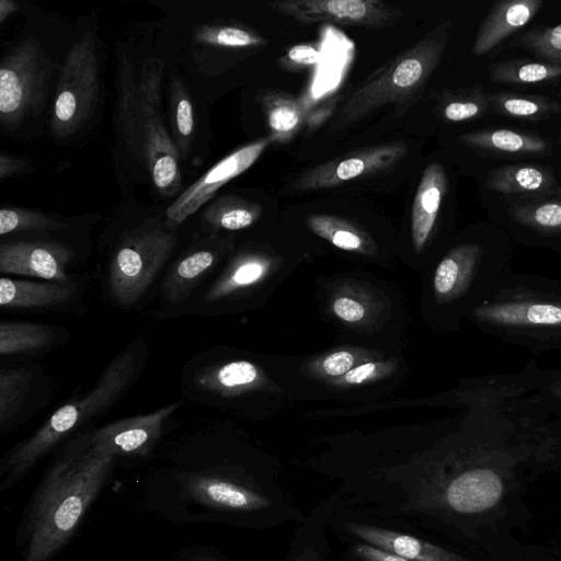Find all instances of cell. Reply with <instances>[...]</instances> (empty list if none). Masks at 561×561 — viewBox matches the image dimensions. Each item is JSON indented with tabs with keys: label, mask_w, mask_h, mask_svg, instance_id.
<instances>
[{
	"label": "cell",
	"mask_w": 561,
	"mask_h": 561,
	"mask_svg": "<svg viewBox=\"0 0 561 561\" xmlns=\"http://www.w3.org/2000/svg\"><path fill=\"white\" fill-rule=\"evenodd\" d=\"M54 64L41 42L27 37L15 45L0 66V123L7 130L19 128L38 115L48 96Z\"/></svg>",
	"instance_id": "8"
},
{
	"label": "cell",
	"mask_w": 561,
	"mask_h": 561,
	"mask_svg": "<svg viewBox=\"0 0 561 561\" xmlns=\"http://www.w3.org/2000/svg\"><path fill=\"white\" fill-rule=\"evenodd\" d=\"M115 457L69 445L46 474L28 515L23 561H49L70 539L113 468Z\"/></svg>",
	"instance_id": "2"
},
{
	"label": "cell",
	"mask_w": 561,
	"mask_h": 561,
	"mask_svg": "<svg viewBox=\"0 0 561 561\" xmlns=\"http://www.w3.org/2000/svg\"><path fill=\"white\" fill-rule=\"evenodd\" d=\"M261 106L266 117L272 142H289L305 124V107L290 94L267 92L261 98Z\"/></svg>",
	"instance_id": "30"
},
{
	"label": "cell",
	"mask_w": 561,
	"mask_h": 561,
	"mask_svg": "<svg viewBox=\"0 0 561 561\" xmlns=\"http://www.w3.org/2000/svg\"><path fill=\"white\" fill-rule=\"evenodd\" d=\"M407 153L402 142L363 148L314 165L293 183L297 192H311L340 186L352 180L387 170Z\"/></svg>",
	"instance_id": "15"
},
{
	"label": "cell",
	"mask_w": 561,
	"mask_h": 561,
	"mask_svg": "<svg viewBox=\"0 0 561 561\" xmlns=\"http://www.w3.org/2000/svg\"><path fill=\"white\" fill-rule=\"evenodd\" d=\"M272 142L270 136L259 138L229 153L197 181L183 191L167 208V224L174 228L209 202L220 187L250 169Z\"/></svg>",
	"instance_id": "16"
},
{
	"label": "cell",
	"mask_w": 561,
	"mask_h": 561,
	"mask_svg": "<svg viewBox=\"0 0 561 561\" xmlns=\"http://www.w3.org/2000/svg\"><path fill=\"white\" fill-rule=\"evenodd\" d=\"M231 247V240L213 236L203 240L201 247L188 250L172 265L162 283L167 299L173 304L185 300Z\"/></svg>",
	"instance_id": "20"
},
{
	"label": "cell",
	"mask_w": 561,
	"mask_h": 561,
	"mask_svg": "<svg viewBox=\"0 0 561 561\" xmlns=\"http://www.w3.org/2000/svg\"><path fill=\"white\" fill-rule=\"evenodd\" d=\"M346 528L367 545L404 560L468 561L453 551L407 534L358 523H348Z\"/></svg>",
	"instance_id": "22"
},
{
	"label": "cell",
	"mask_w": 561,
	"mask_h": 561,
	"mask_svg": "<svg viewBox=\"0 0 561 561\" xmlns=\"http://www.w3.org/2000/svg\"><path fill=\"white\" fill-rule=\"evenodd\" d=\"M73 295L71 284L0 279V306L3 309L50 308L69 301Z\"/></svg>",
	"instance_id": "29"
},
{
	"label": "cell",
	"mask_w": 561,
	"mask_h": 561,
	"mask_svg": "<svg viewBox=\"0 0 561 561\" xmlns=\"http://www.w3.org/2000/svg\"><path fill=\"white\" fill-rule=\"evenodd\" d=\"M527 401L540 415L561 416V368H542L540 382Z\"/></svg>",
	"instance_id": "41"
},
{
	"label": "cell",
	"mask_w": 561,
	"mask_h": 561,
	"mask_svg": "<svg viewBox=\"0 0 561 561\" xmlns=\"http://www.w3.org/2000/svg\"><path fill=\"white\" fill-rule=\"evenodd\" d=\"M180 407L181 402H175L152 413L118 420L78 438L72 445L113 457L145 456L161 436L164 422Z\"/></svg>",
	"instance_id": "13"
},
{
	"label": "cell",
	"mask_w": 561,
	"mask_h": 561,
	"mask_svg": "<svg viewBox=\"0 0 561 561\" xmlns=\"http://www.w3.org/2000/svg\"><path fill=\"white\" fill-rule=\"evenodd\" d=\"M356 276L329 278L320 288V309L337 329L379 343L399 306L380 284Z\"/></svg>",
	"instance_id": "9"
},
{
	"label": "cell",
	"mask_w": 561,
	"mask_h": 561,
	"mask_svg": "<svg viewBox=\"0 0 561 561\" xmlns=\"http://www.w3.org/2000/svg\"><path fill=\"white\" fill-rule=\"evenodd\" d=\"M284 256L263 249L238 252L213 285L205 300H237L262 296L266 298L291 271Z\"/></svg>",
	"instance_id": "11"
},
{
	"label": "cell",
	"mask_w": 561,
	"mask_h": 561,
	"mask_svg": "<svg viewBox=\"0 0 561 561\" xmlns=\"http://www.w3.org/2000/svg\"><path fill=\"white\" fill-rule=\"evenodd\" d=\"M309 231L332 249L355 259L380 262L381 249L375 237L353 221L334 215L312 214L306 217Z\"/></svg>",
	"instance_id": "21"
},
{
	"label": "cell",
	"mask_w": 561,
	"mask_h": 561,
	"mask_svg": "<svg viewBox=\"0 0 561 561\" xmlns=\"http://www.w3.org/2000/svg\"><path fill=\"white\" fill-rule=\"evenodd\" d=\"M191 561H215V560H211V559H208V558H196V559H193Z\"/></svg>",
	"instance_id": "47"
},
{
	"label": "cell",
	"mask_w": 561,
	"mask_h": 561,
	"mask_svg": "<svg viewBox=\"0 0 561 561\" xmlns=\"http://www.w3.org/2000/svg\"><path fill=\"white\" fill-rule=\"evenodd\" d=\"M488 76L499 83H547L561 78V64L530 58L507 59L489 66Z\"/></svg>",
	"instance_id": "33"
},
{
	"label": "cell",
	"mask_w": 561,
	"mask_h": 561,
	"mask_svg": "<svg viewBox=\"0 0 561 561\" xmlns=\"http://www.w3.org/2000/svg\"><path fill=\"white\" fill-rule=\"evenodd\" d=\"M32 371L26 368L0 370V425L20 410L31 386Z\"/></svg>",
	"instance_id": "37"
},
{
	"label": "cell",
	"mask_w": 561,
	"mask_h": 561,
	"mask_svg": "<svg viewBox=\"0 0 561 561\" xmlns=\"http://www.w3.org/2000/svg\"><path fill=\"white\" fill-rule=\"evenodd\" d=\"M296 561H318V560H317V557L314 556V553H312V551H306V552L301 553L296 559Z\"/></svg>",
	"instance_id": "46"
},
{
	"label": "cell",
	"mask_w": 561,
	"mask_h": 561,
	"mask_svg": "<svg viewBox=\"0 0 561 561\" xmlns=\"http://www.w3.org/2000/svg\"><path fill=\"white\" fill-rule=\"evenodd\" d=\"M203 44L228 48L260 47L267 44L257 33L234 25L203 26L196 33Z\"/></svg>",
	"instance_id": "39"
},
{
	"label": "cell",
	"mask_w": 561,
	"mask_h": 561,
	"mask_svg": "<svg viewBox=\"0 0 561 561\" xmlns=\"http://www.w3.org/2000/svg\"><path fill=\"white\" fill-rule=\"evenodd\" d=\"M490 110L506 117L538 122L561 111L558 101L538 94L515 92L488 93Z\"/></svg>",
	"instance_id": "32"
},
{
	"label": "cell",
	"mask_w": 561,
	"mask_h": 561,
	"mask_svg": "<svg viewBox=\"0 0 561 561\" xmlns=\"http://www.w3.org/2000/svg\"><path fill=\"white\" fill-rule=\"evenodd\" d=\"M99 73L96 43L85 33L69 49L59 72L50 119L55 136L68 137L88 122L98 102Z\"/></svg>",
	"instance_id": "10"
},
{
	"label": "cell",
	"mask_w": 561,
	"mask_h": 561,
	"mask_svg": "<svg viewBox=\"0 0 561 561\" xmlns=\"http://www.w3.org/2000/svg\"><path fill=\"white\" fill-rule=\"evenodd\" d=\"M486 186L500 194L530 199L558 187L553 172L547 165L508 164L489 172Z\"/></svg>",
	"instance_id": "27"
},
{
	"label": "cell",
	"mask_w": 561,
	"mask_h": 561,
	"mask_svg": "<svg viewBox=\"0 0 561 561\" xmlns=\"http://www.w3.org/2000/svg\"><path fill=\"white\" fill-rule=\"evenodd\" d=\"M270 7L301 24L330 22L367 28L388 26L400 14L380 0H285Z\"/></svg>",
	"instance_id": "14"
},
{
	"label": "cell",
	"mask_w": 561,
	"mask_h": 561,
	"mask_svg": "<svg viewBox=\"0 0 561 561\" xmlns=\"http://www.w3.org/2000/svg\"><path fill=\"white\" fill-rule=\"evenodd\" d=\"M507 214L518 228L535 240H561L560 186L543 196L512 203Z\"/></svg>",
	"instance_id": "25"
},
{
	"label": "cell",
	"mask_w": 561,
	"mask_h": 561,
	"mask_svg": "<svg viewBox=\"0 0 561 561\" xmlns=\"http://www.w3.org/2000/svg\"><path fill=\"white\" fill-rule=\"evenodd\" d=\"M385 351L375 346L363 345L335 347L327 353L307 358L297 370L294 369V371H300V378H295L294 381L302 378L308 385L311 383L304 390H313L325 382L344 376L358 364L376 357Z\"/></svg>",
	"instance_id": "28"
},
{
	"label": "cell",
	"mask_w": 561,
	"mask_h": 561,
	"mask_svg": "<svg viewBox=\"0 0 561 561\" xmlns=\"http://www.w3.org/2000/svg\"><path fill=\"white\" fill-rule=\"evenodd\" d=\"M73 251L66 244L45 240L13 241L0 245V271L71 284L66 266Z\"/></svg>",
	"instance_id": "17"
},
{
	"label": "cell",
	"mask_w": 561,
	"mask_h": 561,
	"mask_svg": "<svg viewBox=\"0 0 561 561\" xmlns=\"http://www.w3.org/2000/svg\"><path fill=\"white\" fill-rule=\"evenodd\" d=\"M19 10L18 3L12 0L0 1V22H3L10 14Z\"/></svg>",
	"instance_id": "45"
},
{
	"label": "cell",
	"mask_w": 561,
	"mask_h": 561,
	"mask_svg": "<svg viewBox=\"0 0 561 561\" xmlns=\"http://www.w3.org/2000/svg\"><path fill=\"white\" fill-rule=\"evenodd\" d=\"M490 110L488 93L480 83L446 95L440 115L446 122L461 123L482 117Z\"/></svg>",
	"instance_id": "36"
},
{
	"label": "cell",
	"mask_w": 561,
	"mask_h": 561,
	"mask_svg": "<svg viewBox=\"0 0 561 561\" xmlns=\"http://www.w3.org/2000/svg\"><path fill=\"white\" fill-rule=\"evenodd\" d=\"M448 188L442 164H428L421 178L411 210V250L413 266L423 272L430 264L427 250L434 239L438 214ZM421 272V273H422Z\"/></svg>",
	"instance_id": "18"
},
{
	"label": "cell",
	"mask_w": 561,
	"mask_h": 561,
	"mask_svg": "<svg viewBox=\"0 0 561 561\" xmlns=\"http://www.w3.org/2000/svg\"><path fill=\"white\" fill-rule=\"evenodd\" d=\"M163 61L147 58L135 78L133 65L123 58L118 65L116 114L131 153L146 167L156 188L165 196L182 187L180 154L161 113Z\"/></svg>",
	"instance_id": "4"
},
{
	"label": "cell",
	"mask_w": 561,
	"mask_h": 561,
	"mask_svg": "<svg viewBox=\"0 0 561 561\" xmlns=\"http://www.w3.org/2000/svg\"><path fill=\"white\" fill-rule=\"evenodd\" d=\"M458 140L477 151L501 157L540 156L549 151L547 138L519 129L486 128L462 134Z\"/></svg>",
	"instance_id": "26"
},
{
	"label": "cell",
	"mask_w": 561,
	"mask_h": 561,
	"mask_svg": "<svg viewBox=\"0 0 561 561\" xmlns=\"http://www.w3.org/2000/svg\"><path fill=\"white\" fill-rule=\"evenodd\" d=\"M400 363L398 355L385 351L376 357L367 359L344 376L325 382L313 389L322 391L321 398L357 400L367 399L373 391L383 393L390 389V381H399Z\"/></svg>",
	"instance_id": "19"
},
{
	"label": "cell",
	"mask_w": 561,
	"mask_h": 561,
	"mask_svg": "<svg viewBox=\"0 0 561 561\" xmlns=\"http://www.w3.org/2000/svg\"><path fill=\"white\" fill-rule=\"evenodd\" d=\"M558 140H559V142L561 144V131H560V134H559V136H558Z\"/></svg>",
	"instance_id": "48"
},
{
	"label": "cell",
	"mask_w": 561,
	"mask_h": 561,
	"mask_svg": "<svg viewBox=\"0 0 561 561\" xmlns=\"http://www.w3.org/2000/svg\"><path fill=\"white\" fill-rule=\"evenodd\" d=\"M542 0H502L496 2L480 25L472 53L482 56L525 26L542 7Z\"/></svg>",
	"instance_id": "23"
},
{
	"label": "cell",
	"mask_w": 561,
	"mask_h": 561,
	"mask_svg": "<svg viewBox=\"0 0 561 561\" xmlns=\"http://www.w3.org/2000/svg\"><path fill=\"white\" fill-rule=\"evenodd\" d=\"M186 493L195 501L218 510L255 511L271 505L262 494L217 477L197 474L185 481Z\"/></svg>",
	"instance_id": "24"
},
{
	"label": "cell",
	"mask_w": 561,
	"mask_h": 561,
	"mask_svg": "<svg viewBox=\"0 0 561 561\" xmlns=\"http://www.w3.org/2000/svg\"><path fill=\"white\" fill-rule=\"evenodd\" d=\"M319 57L320 51L314 45L298 44L287 50L283 62L289 68H301L317 64Z\"/></svg>",
	"instance_id": "42"
},
{
	"label": "cell",
	"mask_w": 561,
	"mask_h": 561,
	"mask_svg": "<svg viewBox=\"0 0 561 561\" xmlns=\"http://www.w3.org/2000/svg\"><path fill=\"white\" fill-rule=\"evenodd\" d=\"M65 224L44 213L24 208L0 209V234H9L20 231L56 230Z\"/></svg>",
	"instance_id": "40"
},
{
	"label": "cell",
	"mask_w": 561,
	"mask_h": 561,
	"mask_svg": "<svg viewBox=\"0 0 561 561\" xmlns=\"http://www.w3.org/2000/svg\"><path fill=\"white\" fill-rule=\"evenodd\" d=\"M172 139L180 158L186 157L191 150L194 135V111L184 83L174 78L170 89Z\"/></svg>",
	"instance_id": "35"
},
{
	"label": "cell",
	"mask_w": 561,
	"mask_h": 561,
	"mask_svg": "<svg viewBox=\"0 0 561 561\" xmlns=\"http://www.w3.org/2000/svg\"><path fill=\"white\" fill-rule=\"evenodd\" d=\"M287 371L288 369L285 373L271 374L262 364L236 358L202 370L197 376V383L202 389L221 398L260 394L280 407L283 401L295 397L291 378L286 379L291 381L276 378Z\"/></svg>",
	"instance_id": "12"
},
{
	"label": "cell",
	"mask_w": 561,
	"mask_h": 561,
	"mask_svg": "<svg viewBox=\"0 0 561 561\" xmlns=\"http://www.w3.org/2000/svg\"><path fill=\"white\" fill-rule=\"evenodd\" d=\"M178 237L167 222L145 221L117 244L110 263L108 289L123 307L135 305L171 256Z\"/></svg>",
	"instance_id": "7"
},
{
	"label": "cell",
	"mask_w": 561,
	"mask_h": 561,
	"mask_svg": "<svg viewBox=\"0 0 561 561\" xmlns=\"http://www.w3.org/2000/svg\"><path fill=\"white\" fill-rule=\"evenodd\" d=\"M512 45L534 53L541 60L561 64V23L552 27L530 28L518 37L516 36Z\"/></svg>",
	"instance_id": "38"
},
{
	"label": "cell",
	"mask_w": 561,
	"mask_h": 561,
	"mask_svg": "<svg viewBox=\"0 0 561 561\" xmlns=\"http://www.w3.org/2000/svg\"><path fill=\"white\" fill-rule=\"evenodd\" d=\"M138 367L135 353L125 350L107 366L87 396L56 410L42 427L4 458L1 468L4 480L1 489L16 482L55 445L83 423L111 408L131 386Z\"/></svg>",
	"instance_id": "5"
},
{
	"label": "cell",
	"mask_w": 561,
	"mask_h": 561,
	"mask_svg": "<svg viewBox=\"0 0 561 561\" xmlns=\"http://www.w3.org/2000/svg\"><path fill=\"white\" fill-rule=\"evenodd\" d=\"M262 206L236 195H224L208 205L203 227L208 231H237L253 226L262 216Z\"/></svg>",
	"instance_id": "31"
},
{
	"label": "cell",
	"mask_w": 561,
	"mask_h": 561,
	"mask_svg": "<svg viewBox=\"0 0 561 561\" xmlns=\"http://www.w3.org/2000/svg\"><path fill=\"white\" fill-rule=\"evenodd\" d=\"M354 552L362 561H409L381 551L367 543L355 546Z\"/></svg>",
	"instance_id": "44"
},
{
	"label": "cell",
	"mask_w": 561,
	"mask_h": 561,
	"mask_svg": "<svg viewBox=\"0 0 561 561\" xmlns=\"http://www.w3.org/2000/svg\"><path fill=\"white\" fill-rule=\"evenodd\" d=\"M449 28V21L440 23L364 80L342 103L333 125H351L383 105L401 103L416 94L438 66L447 46Z\"/></svg>",
	"instance_id": "6"
},
{
	"label": "cell",
	"mask_w": 561,
	"mask_h": 561,
	"mask_svg": "<svg viewBox=\"0 0 561 561\" xmlns=\"http://www.w3.org/2000/svg\"><path fill=\"white\" fill-rule=\"evenodd\" d=\"M26 169V161L20 157L1 152L0 154V180L16 176Z\"/></svg>",
	"instance_id": "43"
},
{
	"label": "cell",
	"mask_w": 561,
	"mask_h": 561,
	"mask_svg": "<svg viewBox=\"0 0 561 561\" xmlns=\"http://www.w3.org/2000/svg\"><path fill=\"white\" fill-rule=\"evenodd\" d=\"M503 243L469 238L450 244L422 272L421 314L436 333H450L483 304L511 270Z\"/></svg>",
	"instance_id": "1"
},
{
	"label": "cell",
	"mask_w": 561,
	"mask_h": 561,
	"mask_svg": "<svg viewBox=\"0 0 561 561\" xmlns=\"http://www.w3.org/2000/svg\"><path fill=\"white\" fill-rule=\"evenodd\" d=\"M54 339L53 327L30 322L0 323V354L19 355L39 351Z\"/></svg>",
	"instance_id": "34"
},
{
	"label": "cell",
	"mask_w": 561,
	"mask_h": 561,
	"mask_svg": "<svg viewBox=\"0 0 561 561\" xmlns=\"http://www.w3.org/2000/svg\"><path fill=\"white\" fill-rule=\"evenodd\" d=\"M467 320L534 356L561 351V280L511 271Z\"/></svg>",
	"instance_id": "3"
}]
</instances>
